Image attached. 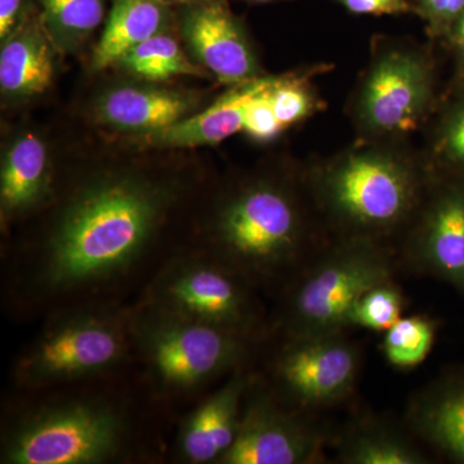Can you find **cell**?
Instances as JSON below:
<instances>
[{"label": "cell", "instance_id": "6da1fadb", "mask_svg": "<svg viewBox=\"0 0 464 464\" xmlns=\"http://www.w3.org/2000/svg\"><path fill=\"white\" fill-rule=\"evenodd\" d=\"M182 188L134 172L85 177L38 230L2 250V308L41 322L61 308L130 302L179 246L166 235ZM50 204V206H51Z\"/></svg>", "mask_w": 464, "mask_h": 464}, {"label": "cell", "instance_id": "7a4b0ae2", "mask_svg": "<svg viewBox=\"0 0 464 464\" xmlns=\"http://www.w3.org/2000/svg\"><path fill=\"white\" fill-rule=\"evenodd\" d=\"M177 418L152 398L134 365L51 389H8L0 463H168Z\"/></svg>", "mask_w": 464, "mask_h": 464}, {"label": "cell", "instance_id": "3957f363", "mask_svg": "<svg viewBox=\"0 0 464 464\" xmlns=\"http://www.w3.org/2000/svg\"><path fill=\"white\" fill-rule=\"evenodd\" d=\"M179 244L215 258L257 292L280 295L301 264V213L282 186L248 183L219 198L197 232Z\"/></svg>", "mask_w": 464, "mask_h": 464}, {"label": "cell", "instance_id": "277c9868", "mask_svg": "<svg viewBox=\"0 0 464 464\" xmlns=\"http://www.w3.org/2000/svg\"><path fill=\"white\" fill-rule=\"evenodd\" d=\"M132 307L134 368L152 398L174 414L255 359L257 338L140 301Z\"/></svg>", "mask_w": 464, "mask_h": 464}, {"label": "cell", "instance_id": "5b68a950", "mask_svg": "<svg viewBox=\"0 0 464 464\" xmlns=\"http://www.w3.org/2000/svg\"><path fill=\"white\" fill-rule=\"evenodd\" d=\"M132 301L61 308L14 355L9 389L43 390L133 365Z\"/></svg>", "mask_w": 464, "mask_h": 464}, {"label": "cell", "instance_id": "8992f818", "mask_svg": "<svg viewBox=\"0 0 464 464\" xmlns=\"http://www.w3.org/2000/svg\"><path fill=\"white\" fill-rule=\"evenodd\" d=\"M258 295L225 265L179 244L133 301L261 340L268 319Z\"/></svg>", "mask_w": 464, "mask_h": 464}, {"label": "cell", "instance_id": "52a82bcc", "mask_svg": "<svg viewBox=\"0 0 464 464\" xmlns=\"http://www.w3.org/2000/svg\"><path fill=\"white\" fill-rule=\"evenodd\" d=\"M389 261L362 244L347 246L295 276L280 293L279 315L271 332L295 335L334 334L350 326L351 314L368 290L390 279Z\"/></svg>", "mask_w": 464, "mask_h": 464}, {"label": "cell", "instance_id": "ba28073f", "mask_svg": "<svg viewBox=\"0 0 464 464\" xmlns=\"http://www.w3.org/2000/svg\"><path fill=\"white\" fill-rule=\"evenodd\" d=\"M334 334L295 335L266 332L268 346L261 369H252L266 387L290 408H315L338 401L355 384V347ZM256 355H258L256 351Z\"/></svg>", "mask_w": 464, "mask_h": 464}, {"label": "cell", "instance_id": "9c48e42d", "mask_svg": "<svg viewBox=\"0 0 464 464\" xmlns=\"http://www.w3.org/2000/svg\"><path fill=\"white\" fill-rule=\"evenodd\" d=\"M324 195L347 224L381 230L399 224L413 206L414 177L401 161L359 152L340 161L324 179Z\"/></svg>", "mask_w": 464, "mask_h": 464}, {"label": "cell", "instance_id": "30bf717a", "mask_svg": "<svg viewBox=\"0 0 464 464\" xmlns=\"http://www.w3.org/2000/svg\"><path fill=\"white\" fill-rule=\"evenodd\" d=\"M320 448L315 429L253 372L237 438L219 464H306L315 462Z\"/></svg>", "mask_w": 464, "mask_h": 464}, {"label": "cell", "instance_id": "8fae6325", "mask_svg": "<svg viewBox=\"0 0 464 464\" xmlns=\"http://www.w3.org/2000/svg\"><path fill=\"white\" fill-rule=\"evenodd\" d=\"M252 378V366L237 369L179 415L168 463L221 462L237 438L244 398Z\"/></svg>", "mask_w": 464, "mask_h": 464}, {"label": "cell", "instance_id": "7c38bea8", "mask_svg": "<svg viewBox=\"0 0 464 464\" xmlns=\"http://www.w3.org/2000/svg\"><path fill=\"white\" fill-rule=\"evenodd\" d=\"M430 97L426 66L413 54L391 52L369 72L360 99V116L378 133L414 130Z\"/></svg>", "mask_w": 464, "mask_h": 464}, {"label": "cell", "instance_id": "4fadbf2b", "mask_svg": "<svg viewBox=\"0 0 464 464\" xmlns=\"http://www.w3.org/2000/svg\"><path fill=\"white\" fill-rule=\"evenodd\" d=\"M182 33L201 65L224 83L241 84L257 72L243 30L224 0H195L182 18Z\"/></svg>", "mask_w": 464, "mask_h": 464}, {"label": "cell", "instance_id": "5bb4252c", "mask_svg": "<svg viewBox=\"0 0 464 464\" xmlns=\"http://www.w3.org/2000/svg\"><path fill=\"white\" fill-rule=\"evenodd\" d=\"M56 198L47 146L35 133H24L5 151L0 170L3 231L50 206Z\"/></svg>", "mask_w": 464, "mask_h": 464}, {"label": "cell", "instance_id": "9a60e30c", "mask_svg": "<svg viewBox=\"0 0 464 464\" xmlns=\"http://www.w3.org/2000/svg\"><path fill=\"white\" fill-rule=\"evenodd\" d=\"M279 79H252L224 94L200 114L182 119L163 130L148 134L150 141L167 148H195L225 141L244 127L253 100Z\"/></svg>", "mask_w": 464, "mask_h": 464}, {"label": "cell", "instance_id": "2e32d148", "mask_svg": "<svg viewBox=\"0 0 464 464\" xmlns=\"http://www.w3.org/2000/svg\"><path fill=\"white\" fill-rule=\"evenodd\" d=\"M191 97L161 88L121 85L112 88L97 103V118L110 127L151 134L188 118Z\"/></svg>", "mask_w": 464, "mask_h": 464}, {"label": "cell", "instance_id": "e0dca14e", "mask_svg": "<svg viewBox=\"0 0 464 464\" xmlns=\"http://www.w3.org/2000/svg\"><path fill=\"white\" fill-rule=\"evenodd\" d=\"M50 39L42 20H26L3 41L0 88L8 99H30L50 88L54 72Z\"/></svg>", "mask_w": 464, "mask_h": 464}, {"label": "cell", "instance_id": "ac0fdd59", "mask_svg": "<svg viewBox=\"0 0 464 464\" xmlns=\"http://www.w3.org/2000/svg\"><path fill=\"white\" fill-rule=\"evenodd\" d=\"M409 422L449 459L464 464V373L422 391L411 402Z\"/></svg>", "mask_w": 464, "mask_h": 464}, {"label": "cell", "instance_id": "d6986e66", "mask_svg": "<svg viewBox=\"0 0 464 464\" xmlns=\"http://www.w3.org/2000/svg\"><path fill=\"white\" fill-rule=\"evenodd\" d=\"M167 21L164 0H112L108 23L94 50V69L121 63L134 47L164 32Z\"/></svg>", "mask_w": 464, "mask_h": 464}, {"label": "cell", "instance_id": "ffe728a7", "mask_svg": "<svg viewBox=\"0 0 464 464\" xmlns=\"http://www.w3.org/2000/svg\"><path fill=\"white\" fill-rule=\"evenodd\" d=\"M423 256L442 279L464 289V192L442 197L432 209L423 237Z\"/></svg>", "mask_w": 464, "mask_h": 464}, {"label": "cell", "instance_id": "44dd1931", "mask_svg": "<svg viewBox=\"0 0 464 464\" xmlns=\"http://www.w3.org/2000/svg\"><path fill=\"white\" fill-rule=\"evenodd\" d=\"M51 41L63 50L84 42L102 23L103 0H38Z\"/></svg>", "mask_w": 464, "mask_h": 464}, {"label": "cell", "instance_id": "7402d4cb", "mask_svg": "<svg viewBox=\"0 0 464 464\" xmlns=\"http://www.w3.org/2000/svg\"><path fill=\"white\" fill-rule=\"evenodd\" d=\"M119 63L133 75L152 82L179 75L204 74L203 70L186 57L176 39L164 32L134 47Z\"/></svg>", "mask_w": 464, "mask_h": 464}, {"label": "cell", "instance_id": "603a6c76", "mask_svg": "<svg viewBox=\"0 0 464 464\" xmlns=\"http://www.w3.org/2000/svg\"><path fill=\"white\" fill-rule=\"evenodd\" d=\"M341 458L348 464H424L422 451L399 433L368 429L353 433L344 442Z\"/></svg>", "mask_w": 464, "mask_h": 464}, {"label": "cell", "instance_id": "cb8c5ba5", "mask_svg": "<svg viewBox=\"0 0 464 464\" xmlns=\"http://www.w3.org/2000/svg\"><path fill=\"white\" fill-rule=\"evenodd\" d=\"M435 340V326L420 316L401 317L386 331L383 348L396 368H413L429 356Z\"/></svg>", "mask_w": 464, "mask_h": 464}, {"label": "cell", "instance_id": "d4e9b609", "mask_svg": "<svg viewBox=\"0 0 464 464\" xmlns=\"http://www.w3.org/2000/svg\"><path fill=\"white\" fill-rule=\"evenodd\" d=\"M401 295L398 290L389 282L380 284L357 301L351 314L350 325L386 332L401 319Z\"/></svg>", "mask_w": 464, "mask_h": 464}, {"label": "cell", "instance_id": "484cf974", "mask_svg": "<svg viewBox=\"0 0 464 464\" xmlns=\"http://www.w3.org/2000/svg\"><path fill=\"white\" fill-rule=\"evenodd\" d=\"M270 103L283 128L297 123L311 109V99L302 85L279 81L270 91Z\"/></svg>", "mask_w": 464, "mask_h": 464}, {"label": "cell", "instance_id": "4316f807", "mask_svg": "<svg viewBox=\"0 0 464 464\" xmlns=\"http://www.w3.org/2000/svg\"><path fill=\"white\" fill-rule=\"evenodd\" d=\"M273 87L259 94L250 102L246 109V119H244L243 130L259 141L274 139L283 130L282 124L279 123L273 108H271L270 91L273 90Z\"/></svg>", "mask_w": 464, "mask_h": 464}, {"label": "cell", "instance_id": "83f0119b", "mask_svg": "<svg viewBox=\"0 0 464 464\" xmlns=\"http://www.w3.org/2000/svg\"><path fill=\"white\" fill-rule=\"evenodd\" d=\"M414 11L435 30L449 29L464 12V0H417Z\"/></svg>", "mask_w": 464, "mask_h": 464}, {"label": "cell", "instance_id": "f1b7e54d", "mask_svg": "<svg viewBox=\"0 0 464 464\" xmlns=\"http://www.w3.org/2000/svg\"><path fill=\"white\" fill-rule=\"evenodd\" d=\"M351 14H404L414 11L408 0H334Z\"/></svg>", "mask_w": 464, "mask_h": 464}, {"label": "cell", "instance_id": "f546056e", "mask_svg": "<svg viewBox=\"0 0 464 464\" xmlns=\"http://www.w3.org/2000/svg\"><path fill=\"white\" fill-rule=\"evenodd\" d=\"M442 145L451 160L464 166V105L448 121L442 136Z\"/></svg>", "mask_w": 464, "mask_h": 464}, {"label": "cell", "instance_id": "4dcf8cb0", "mask_svg": "<svg viewBox=\"0 0 464 464\" xmlns=\"http://www.w3.org/2000/svg\"><path fill=\"white\" fill-rule=\"evenodd\" d=\"M24 0H0V38L7 39L25 21Z\"/></svg>", "mask_w": 464, "mask_h": 464}, {"label": "cell", "instance_id": "1f68e13d", "mask_svg": "<svg viewBox=\"0 0 464 464\" xmlns=\"http://www.w3.org/2000/svg\"><path fill=\"white\" fill-rule=\"evenodd\" d=\"M451 29H453L454 39H456L458 48H459L464 60V12Z\"/></svg>", "mask_w": 464, "mask_h": 464}, {"label": "cell", "instance_id": "d6a6232c", "mask_svg": "<svg viewBox=\"0 0 464 464\" xmlns=\"http://www.w3.org/2000/svg\"><path fill=\"white\" fill-rule=\"evenodd\" d=\"M170 2L192 3V2H195V0H170Z\"/></svg>", "mask_w": 464, "mask_h": 464}, {"label": "cell", "instance_id": "836d02e7", "mask_svg": "<svg viewBox=\"0 0 464 464\" xmlns=\"http://www.w3.org/2000/svg\"><path fill=\"white\" fill-rule=\"evenodd\" d=\"M249 2L268 3V2H274V0H249Z\"/></svg>", "mask_w": 464, "mask_h": 464}]
</instances>
